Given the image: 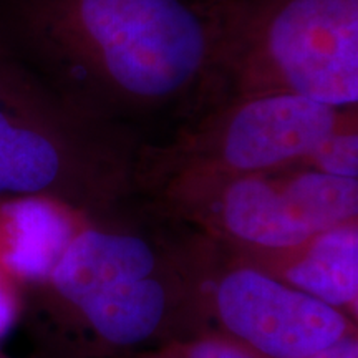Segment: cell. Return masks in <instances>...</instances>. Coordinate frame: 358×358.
Listing matches in <instances>:
<instances>
[{"label":"cell","mask_w":358,"mask_h":358,"mask_svg":"<svg viewBox=\"0 0 358 358\" xmlns=\"http://www.w3.org/2000/svg\"><path fill=\"white\" fill-rule=\"evenodd\" d=\"M37 10L47 42L101 106H163L214 75L213 12L192 0H40Z\"/></svg>","instance_id":"6da1fadb"},{"label":"cell","mask_w":358,"mask_h":358,"mask_svg":"<svg viewBox=\"0 0 358 358\" xmlns=\"http://www.w3.org/2000/svg\"><path fill=\"white\" fill-rule=\"evenodd\" d=\"M214 75L232 96L292 93L340 110L358 103V0H224Z\"/></svg>","instance_id":"7a4b0ae2"},{"label":"cell","mask_w":358,"mask_h":358,"mask_svg":"<svg viewBox=\"0 0 358 358\" xmlns=\"http://www.w3.org/2000/svg\"><path fill=\"white\" fill-rule=\"evenodd\" d=\"M355 204L348 179L317 169L279 179L254 173L229 176L219 198V214L226 229L245 243L290 249L347 222Z\"/></svg>","instance_id":"3957f363"},{"label":"cell","mask_w":358,"mask_h":358,"mask_svg":"<svg viewBox=\"0 0 358 358\" xmlns=\"http://www.w3.org/2000/svg\"><path fill=\"white\" fill-rule=\"evenodd\" d=\"M350 116L292 93H249L231 96L203 136L229 176L267 173L306 159Z\"/></svg>","instance_id":"277c9868"},{"label":"cell","mask_w":358,"mask_h":358,"mask_svg":"<svg viewBox=\"0 0 358 358\" xmlns=\"http://www.w3.org/2000/svg\"><path fill=\"white\" fill-rule=\"evenodd\" d=\"M216 299L224 325L268 358H308L347 334L338 308L252 268L231 272Z\"/></svg>","instance_id":"5b68a950"},{"label":"cell","mask_w":358,"mask_h":358,"mask_svg":"<svg viewBox=\"0 0 358 358\" xmlns=\"http://www.w3.org/2000/svg\"><path fill=\"white\" fill-rule=\"evenodd\" d=\"M38 106L0 71V198L43 194L64 176V146Z\"/></svg>","instance_id":"8992f818"},{"label":"cell","mask_w":358,"mask_h":358,"mask_svg":"<svg viewBox=\"0 0 358 358\" xmlns=\"http://www.w3.org/2000/svg\"><path fill=\"white\" fill-rule=\"evenodd\" d=\"M75 234L70 213L48 196H10L0 203V262L20 279H50Z\"/></svg>","instance_id":"52a82bcc"},{"label":"cell","mask_w":358,"mask_h":358,"mask_svg":"<svg viewBox=\"0 0 358 358\" xmlns=\"http://www.w3.org/2000/svg\"><path fill=\"white\" fill-rule=\"evenodd\" d=\"M153 268V250L140 237L90 229L73 236L50 280L62 297L80 307L111 285L145 279Z\"/></svg>","instance_id":"ba28073f"},{"label":"cell","mask_w":358,"mask_h":358,"mask_svg":"<svg viewBox=\"0 0 358 358\" xmlns=\"http://www.w3.org/2000/svg\"><path fill=\"white\" fill-rule=\"evenodd\" d=\"M301 259L287 268V282L330 307H347L358 297L357 222L327 229L308 241Z\"/></svg>","instance_id":"9c48e42d"},{"label":"cell","mask_w":358,"mask_h":358,"mask_svg":"<svg viewBox=\"0 0 358 358\" xmlns=\"http://www.w3.org/2000/svg\"><path fill=\"white\" fill-rule=\"evenodd\" d=\"M78 308L106 342L134 345L158 329L166 310V292L159 282L145 277L111 285Z\"/></svg>","instance_id":"30bf717a"},{"label":"cell","mask_w":358,"mask_h":358,"mask_svg":"<svg viewBox=\"0 0 358 358\" xmlns=\"http://www.w3.org/2000/svg\"><path fill=\"white\" fill-rule=\"evenodd\" d=\"M355 115L334 129L315 150L307 156L312 169L338 178H358V133Z\"/></svg>","instance_id":"8fae6325"},{"label":"cell","mask_w":358,"mask_h":358,"mask_svg":"<svg viewBox=\"0 0 358 358\" xmlns=\"http://www.w3.org/2000/svg\"><path fill=\"white\" fill-rule=\"evenodd\" d=\"M187 358H254L241 348L224 342H203L192 348Z\"/></svg>","instance_id":"7c38bea8"},{"label":"cell","mask_w":358,"mask_h":358,"mask_svg":"<svg viewBox=\"0 0 358 358\" xmlns=\"http://www.w3.org/2000/svg\"><path fill=\"white\" fill-rule=\"evenodd\" d=\"M17 317V303L12 290L0 275V340L10 332Z\"/></svg>","instance_id":"4fadbf2b"},{"label":"cell","mask_w":358,"mask_h":358,"mask_svg":"<svg viewBox=\"0 0 358 358\" xmlns=\"http://www.w3.org/2000/svg\"><path fill=\"white\" fill-rule=\"evenodd\" d=\"M308 358H358L357 340L345 335V337L334 342L332 345L322 348L320 352L313 353Z\"/></svg>","instance_id":"5bb4252c"}]
</instances>
